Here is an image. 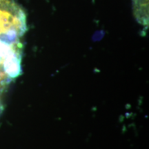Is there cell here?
<instances>
[{
	"label": "cell",
	"instance_id": "cell-2",
	"mask_svg": "<svg viewBox=\"0 0 149 149\" xmlns=\"http://www.w3.org/2000/svg\"><path fill=\"white\" fill-rule=\"evenodd\" d=\"M148 0H134L136 16L144 24L148 22Z\"/></svg>",
	"mask_w": 149,
	"mask_h": 149
},
{
	"label": "cell",
	"instance_id": "cell-1",
	"mask_svg": "<svg viewBox=\"0 0 149 149\" xmlns=\"http://www.w3.org/2000/svg\"><path fill=\"white\" fill-rule=\"evenodd\" d=\"M26 15L15 0H0V74L16 77L21 72L22 38Z\"/></svg>",
	"mask_w": 149,
	"mask_h": 149
}]
</instances>
